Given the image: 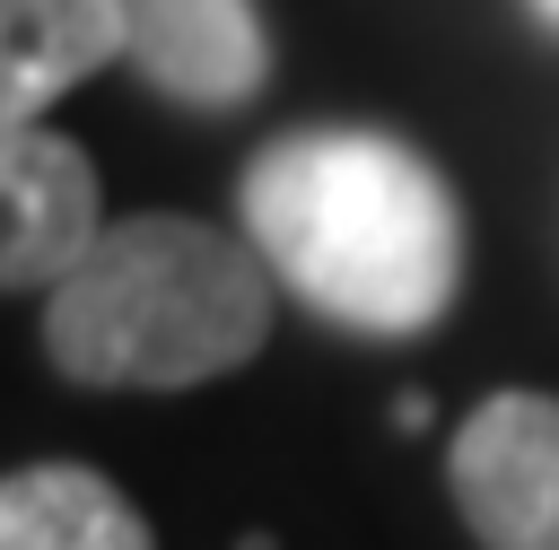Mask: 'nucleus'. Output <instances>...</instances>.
<instances>
[{
    "label": "nucleus",
    "mask_w": 559,
    "mask_h": 550,
    "mask_svg": "<svg viewBox=\"0 0 559 550\" xmlns=\"http://www.w3.org/2000/svg\"><path fill=\"white\" fill-rule=\"evenodd\" d=\"M0 550H148V524L87 463H26L0 489Z\"/></svg>",
    "instance_id": "0eeeda50"
},
{
    "label": "nucleus",
    "mask_w": 559,
    "mask_h": 550,
    "mask_svg": "<svg viewBox=\"0 0 559 550\" xmlns=\"http://www.w3.org/2000/svg\"><path fill=\"white\" fill-rule=\"evenodd\" d=\"M122 52V0H0V113L26 131L70 79Z\"/></svg>",
    "instance_id": "423d86ee"
},
{
    "label": "nucleus",
    "mask_w": 559,
    "mask_h": 550,
    "mask_svg": "<svg viewBox=\"0 0 559 550\" xmlns=\"http://www.w3.org/2000/svg\"><path fill=\"white\" fill-rule=\"evenodd\" d=\"M245 236L314 314L358 332H419L463 279V210L437 166L384 131H288L245 183Z\"/></svg>",
    "instance_id": "f257e3e1"
},
{
    "label": "nucleus",
    "mask_w": 559,
    "mask_h": 550,
    "mask_svg": "<svg viewBox=\"0 0 559 550\" xmlns=\"http://www.w3.org/2000/svg\"><path fill=\"white\" fill-rule=\"evenodd\" d=\"M122 61L175 105H245L271 70L253 0H122Z\"/></svg>",
    "instance_id": "20e7f679"
},
{
    "label": "nucleus",
    "mask_w": 559,
    "mask_h": 550,
    "mask_svg": "<svg viewBox=\"0 0 559 550\" xmlns=\"http://www.w3.org/2000/svg\"><path fill=\"white\" fill-rule=\"evenodd\" d=\"M533 9H542V17H550V26H559V0H533Z\"/></svg>",
    "instance_id": "6e6552de"
},
{
    "label": "nucleus",
    "mask_w": 559,
    "mask_h": 550,
    "mask_svg": "<svg viewBox=\"0 0 559 550\" xmlns=\"http://www.w3.org/2000/svg\"><path fill=\"white\" fill-rule=\"evenodd\" d=\"M271 332V262L201 218H122L44 288V340L70 384H210Z\"/></svg>",
    "instance_id": "f03ea898"
},
{
    "label": "nucleus",
    "mask_w": 559,
    "mask_h": 550,
    "mask_svg": "<svg viewBox=\"0 0 559 550\" xmlns=\"http://www.w3.org/2000/svg\"><path fill=\"white\" fill-rule=\"evenodd\" d=\"M0 192H9V236H0V271L9 288H61L87 244L105 236L96 218V175L70 140L52 131H9V157H0Z\"/></svg>",
    "instance_id": "39448f33"
},
{
    "label": "nucleus",
    "mask_w": 559,
    "mask_h": 550,
    "mask_svg": "<svg viewBox=\"0 0 559 550\" xmlns=\"http://www.w3.org/2000/svg\"><path fill=\"white\" fill-rule=\"evenodd\" d=\"M445 489L480 550H559V402L489 393L445 454Z\"/></svg>",
    "instance_id": "7ed1b4c3"
}]
</instances>
